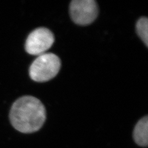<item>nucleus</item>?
<instances>
[{
    "label": "nucleus",
    "instance_id": "obj_1",
    "mask_svg": "<svg viewBox=\"0 0 148 148\" xmlns=\"http://www.w3.org/2000/svg\"><path fill=\"white\" fill-rule=\"evenodd\" d=\"M11 125L20 132H36L42 127L46 111L42 102L36 98L26 95L14 101L10 112Z\"/></svg>",
    "mask_w": 148,
    "mask_h": 148
},
{
    "label": "nucleus",
    "instance_id": "obj_2",
    "mask_svg": "<svg viewBox=\"0 0 148 148\" xmlns=\"http://www.w3.org/2000/svg\"><path fill=\"white\" fill-rule=\"evenodd\" d=\"M60 65V60L57 56L53 53H43L40 55L30 65V76L36 82H46L58 74Z\"/></svg>",
    "mask_w": 148,
    "mask_h": 148
},
{
    "label": "nucleus",
    "instance_id": "obj_3",
    "mask_svg": "<svg viewBox=\"0 0 148 148\" xmlns=\"http://www.w3.org/2000/svg\"><path fill=\"white\" fill-rule=\"evenodd\" d=\"M70 13L76 24L86 25L96 19L98 7L95 0H73L70 5Z\"/></svg>",
    "mask_w": 148,
    "mask_h": 148
},
{
    "label": "nucleus",
    "instance_id": "obj_4",
    "mask_svg": "<svg viewBox=\"0 0 148 148\" xmlns=\"http://www.w3.org/2000/svg\"><path fill=\"white\" fill-rule=\"evenodd\" d=\"M54 41L52 32L46 27H38L27 37L25 49L32 55H41L51 47Z\"/></svg>",
    "mask_w": 148,
    "mask_h": 148
},
{
    "label": "nucleus",
    "instance_id": "obj_5",
    "mask_svg": "<svg viewBox=\"0 0 148 148\" xmlns=\"http://www.w3.org/2000/svg\"><path fill=\"white\" fill-rule=\"evenodd\" d=\"M148 117H144L139 120L133 130V138L135 143L141 147L148 145Z\"/></svg>",
    "mask_w": 148,
    "mask_h": 148
},
{
    "label": "nucleus",
    "instance_id": "obj_6",
    "mask_svg": "<svg viewBox=\"0 0 148 148\" xmlns=\"http://www.w3.org/2000/svg\"><path fill=\"white\" fill-rule=\"evenodd\" d=\"M136 30L138 36L143 42L148 46V19L147 17H142L136 24Z\"/></svg>",
    "mask_w": 148,
    "mask_h": 148
}]
</instances>
